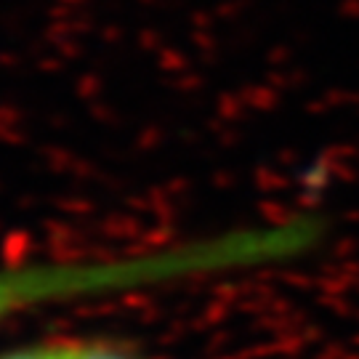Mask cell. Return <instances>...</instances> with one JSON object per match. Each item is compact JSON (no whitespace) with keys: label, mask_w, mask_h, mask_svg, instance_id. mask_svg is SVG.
I'll return each instance as SVG.
<instances>
[{"label":"cell","mask_w":359,"mask_h":359,"mask_svg":"<svg viewBox=\"0 0 359 359\" xmlns=\"http://www.w3.org/2000/svg\"><path fill=\"white\" fill-rule=\"evenodd\" d=\"M69 344H38V346H19L3 351L0 359H67Z\"/></svg>","instance_id":"3957f363"},{"label":"cell","mask_w":359,"mask_h":359,"mask_svg":"<svg viewBox=\"0 0 359 359\" xmlns=\"http://www.w3.org/2000/svg\"><path fill=\"white\" fill-rule=\"evenodd\" d=\"M320 240V218L298 216L283 224L245 226L133 256L6 266L0 269V327L29 309L59 301L123 293L152 285L181 283L216 271L290 261L309 253Z\"/></svg>","instance_id":"6da1fadb"},{"label":"cell","mask_w":359,"mask_h":359,"mask_svg":"<svg viewBox=\"0 0 359 359\" xmlns=\"http://www.w3.org/2000/svg\"><path fill=\"white\" fill-rule=\"evenodd\" d=\"M67 359H142L130 348L115 346V344H69Z\"/></svg>","instance_id":"7a4b0ae2"}]
</instances>
